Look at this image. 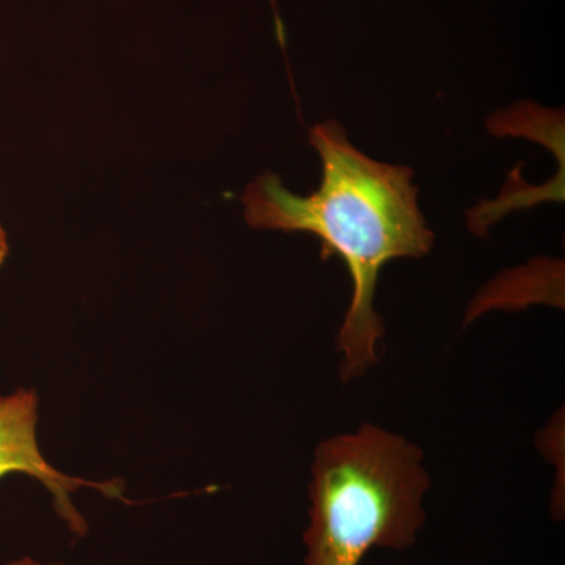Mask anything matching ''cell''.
I'll use <instances>...</instances> for the list:
<instances>
[{
    "label": "cell",
    "mask_w": 565,
    "mask_h": 565,
    "mask_svg": "<svg viewBox=\"0 0 565 565\" xmlns=\"http://www.w3.org/2000/svg\"><path fill=\"white\" fill-rule=\"evenodd\" d=\"M7 255H9V244H7V234L0 225V266L6 262Z\"/></svg>",
    "instance_id": "obj_4"
},
{
    "label": "cell",
    "mask_w": 565,
    "mask_h": 565,
    "mask_svg": "<svg viewBox=\"0 0 565 565\" xmlns=\"http://www.w3.org/2000/svg\"><path fill=\"white\" fill-rule=\"evenodd\" d=\"M6 565H44L36 563L35 559H32V557H21V559L13 561V563H9ZM50 565H62V564H50Z\"/></svg>",
    "instance_id": "obj_5"
},
{
    "label": "cell",
    "mask_w": 565,
    "mask_h": 565,
    "mask_svg": "<svg viewBox=\"0 0 565 565\" xmlns=\"http://www.w3.org/2000/svg\"><path fill=\"white\" fill-rule=\"evenodd\" d=\"M39 396L33 390H18L0 396V479L11 473L32 476L46 487L54 498V508L73 533H87V523L71 501V493L81 487H92L109 498H121V479L92 482L61 473L52 467L36 440Z\"/></svg>",
    "instance_id": "obj_3"
},
{
    "label": "cell",
    "mask_w": 565,
    "mask_h": 565,
    "mask_svg": "<svg viewBox=\"0 0 565 565\" xmlns=\"http://www.w3.org/2000/svg\"><path fill=\"white\" fill-rule=\"evenodd\" d=\"M305 565H360L373 548L407 550L426 522L423 452L377 426L316 449Z\"/></svg>",
    "instance_id": "obj_2"
},
{
    "label": "cell",
    "mask_w": 565,
    "mask_h": 565,
    "mask_svg": "<svg viewBox=\"0 0 565 565\" xmlns=\"http://www.w3.org/2000/svg\"><path fill=\"white\" fill-rule=\"evenodd\" d=\"M308 139L322 163L318 191L297 195L277 174H263L244 193V217L252 228L313 234L323 262L343 259L353 292L337 345L341 377L352 381L377 363L384 323L374 300L382 267L422 258L433 250L435 236L418 206L414 170L356 150L337 121L316 125Z\"/></svg>",
    "instance_id": "obj_1"
}]
</instances>
